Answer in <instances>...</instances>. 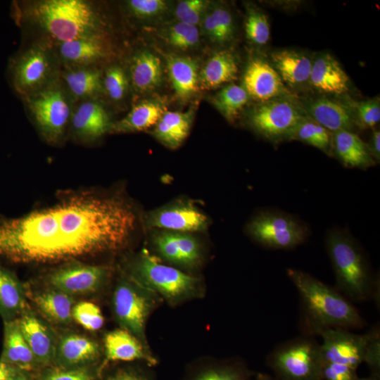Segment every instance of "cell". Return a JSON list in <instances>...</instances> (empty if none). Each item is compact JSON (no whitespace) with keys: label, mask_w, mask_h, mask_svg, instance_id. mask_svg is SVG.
I'll list each match as a JSON object with an SVG mask.
<instances>
[{"label":"cell","mask_w":380,"mask_h":380,"mask_svg":"<svg viewBox=\"0 0 380 380\" xmlns=\"http://www.w3.org/2000/svg\"><path fill=\"white\" fill-rule=\"evenodd\" d=\"M307 115L300 102L288 95L260 102L251 113V127L270 141L286 140Z\"/></svg>","instance_id":"9"},{"label":"cell","mask_w":380,"mask_h":380,"mask_svg":"<svg viewBox=\"0 0 380 380\" xmlns=\"http://www.w3.org/2000/svg\"><path fill=\"white\" fill-rule=\"evenodd\" d=\"M135 223L122 200L77 194L20 217L0 219V258L44 263L116 251L126 246Z\"/></svg>","instance_id":"1"},{"label":"cell","mask_w":380,"mask_h":380,"mask_svg":"<svg viewBox=\"0 0 380 380\" xmlns=\"http://www.w3.org/2000/svg\"><path fill=\"white\" fill-rule=\"evenodd\" d=\"M370 153L375 160H380V131L375 129L371 136L369 143L367 144Z\"/></svg>","instance_id":"48"},{"label":"cell","mask_w":380,"mask_h":380,"mask_svg":"<svg viewBox=\"0 0 380 380\" xmlns=\"http://www.w3.org/2000/svg\"><path fill=\"white\" fill-rule=\"evenodd\" d=\"M286 274L296 288L303 312L304 323L310 333L328 329H357L365 321L350 300L331 286L300 270Z\"/></svg>","instance_id":"2"},{"label":"cell","mask_w":380,"mask_h":380,"mask_svg":"<svg viewBox=\"0 0 380 380\" xmlns=\"http://www.w3.org/2000/svg\"><path fill=\"white\" fill-rule=\"evenodd\" d=\"M39 313L49 321L59 325L69 324L73 319L74 297L60 291L49 288L32 294L27 291Z\"/></svg>","instance_id":"25"},{"label":"cell","mask_w":380,"mask_h":380,"mask_svg":"<svg viewBox=\"0 0 380 380\" xmlns=\"http://www.w3.org/2000/svg\"><path fill=\"white\" fill-rule=\"evenodd\" d=\"M208 2L203 0H185L180 1L175 9L179 22L197 25L205 13Z\"/></svg>","instance_id":"44"},{"label":"cell","mask_w":380,"mask_h":380,"mask_svg":"<svg viewBox=\"0 0 380 380\" xmlns=\"http://www.w3.org/2000/svg\"><path fill=\"white\" fill-rule=\"evenodd\" d=\"M58 51L65 62L86 66L103 58L106 49L100 36L59 42Z\"/></svg>","instance_id":"29"},{"label":"cell","mask_w":380,"mask_h":380,"mask_svg":"<svg viewBox=\"0 0 380 380\" xmlns=\"http://www.w3.org/2000/svg\"><path fill=\"white\" fill-rule=\"evenodd\" d=\"M29 15L58 42L100 36V20L94 8L82 0H44L35 2Z\"/></svg>","instance_id":"4"},{"label":"cell","mask_w":380,"mask_h":380,"mask_svg":"<svg viewBox=\"0 0 380 380\" xmlns=\"http://www.w3.org/2000/svg\"><path fill=\"white\" fill-rule=\"evenodd\" d=\"M66 84L77 98H89L99 93L103 87L100 72L91 68H81L65 75Z\"/></svg>","instance_id":"35"},{"label":"cell","mask_w":380,"mask_h":380,"mask_svg":"<svg viewBox=\"0 0 380 380\" xmlns=\"http://www.w3.org/2000/svg\"><path fill=\"white\" fill-rule=\"evenodd\" d=\"M357 380H378L377 376H371L369 378H358Z\"/></svg>","instance_id":"53"},{"label":"cell","mask_w":380,"mask_h":380,"mask_svg":"<svg viewBox=\"0 0 380 380\" xmlns=\"http://www.w3.org/2000/svg\"><path fill=\"white\" fill-rule=\"evenodd\" d=\"M313 60L304 53L282 49L271 53L272 65L282 81L298 88L309 82Z\"/></svg>","instance_id":"21"},{"label":"cell","mask_w":380,"mask_h":380,"mask_svg":"<svg viewBox=\"0 0 380 380\" xmlns=\"http://www.w3.org/2000/svg\"><path fill=\"white\" fill-rule=\"evenodd\" d=\"M247 372L239 365H222L208 369L196 380H246Z\"/></svg>","instance_id":"45"},{"label":"cell","mask_w":380,"mask_h":380,"mask_svg":"<svg viewBox=\"0 0 380 380\" xmlns=\"http://www.w3.org/2000/svg\"><path fill=\"white\" fill-rule=\"evenodd\" d=\"M28 305L25 286L0 265V315L4 322L18 319Z\"/></svg>","instance_id":"26"},{"label":"cell","mask_w":380,"mask_h":380,"mask_svg":"<svg viewBox=\"0 0 380 380\" xmlns=\"http://www.w3.org/2000/svg\"><path fill=\"white\" fill-rule=\"evenodd\" d=\"M103 84L111 99L121 100L125 95L127 89V76L121 68L118 66L110 67L106 72Z\"/></svg>","instance_id":"43"},{"label":"cell","mask_w":380,"mask_h":380,"mask_svg":"<svg viewBox=\"0 0 380 380\" xmlns=\"http://www.w3.org/2000/svg\"><path fill=\"white\" fill-rule=\"evenodd\" d=\"M326 247L337 287L348 300L360 302L376 294L374 280L366 258L353 237L341 229L327 235Z\"/></svg>","instance_id":"3"},{"label":"cell","mask_w":380,"mask_h":380,"mask_svg":"<svg viewBox=\"0 0 380 380\" xmlns=\"http://www.w3.org/2000/svg\"><path fill=\"white\" fill-rule=\"evenodd\" d=\"M257 380H274L271 376L266 374H260Z\"/></svg>","instance_id":"52"},{"label":"cell","mask_w":380,"mask_h":380,"mask_svg":"<svg viewBox=\"0 0 380 380\" xmlns=\"http://www.w3.org/2000/svg\"><path fill=\"white\" fill-rule=\"evenodd\" d=\"M238 64L229 51L215 53L199 73V84L205 89H213L236 79Z\"/></svg>","instance_id":"28"},{"label":"cell","mask_w":380,"mask_h":380,"mask_svg":"<svg viewBox=\"0 0 380 380\" xmlns=\"http://www.w3.org/2000/svg\"><path fill=\"white\" fill-rule=\"evenodd\" d=\"M191 122V112L165 111L155 125L153 134L163 144L174 149L189 135Z\"/></svg>","instance_id":"30"},{"label":"cell","mask_w":380,"mask_h":380,"mask_svg":"<svg viewBox=\"0 0 380 380\" xmlns=\"http://www.w3.org/2000/svg\"><path fill=\"white\" fill-rule=\"evenodd\" d=\"M108 380H146L143 377L128 372H121Z\"/></svg>","instance_id":"50"},{"label":"cell","mask_w":380,"mask_h":380,"mask_svg":"<svg viewBox=\"0 0 380 380\" xmlns=\"http://www.w3.org/2000/svg\"><path fill=\"white\" fill-rule=\"evenodd\" d=\"M166 38L172 46L185 50L198 43L199 31L196 25L177 22L169 27Z\"/></svg>","instance_id":"39"},{"label":"cell","mask_w":380,"mask_h":380,"mask_svg":"<svg viewBox=\"0 0 380 380\" xmlns=\"http://www.w3.org/2000/svg\"><path fill=\"white\" fill-rule=\"evenodd\" d=\"M4 323V345L0 359L14 368L24 372H31L39 366L19 328L17 320Z\"/></svg>","instance_id":"22"},{"label":"cell","mask_w":380,"mask_h":380,"mask_svg":"<svg viewBox=\"0 0 380 380\" xmlns=\"http://www.w3.org/2000/svg\"><path fill=\"white\" fill-rule=\"evenodd\" d=\"M101 353L99 345L92 338L77 333H66L58 337L55 363L72 368L87 366Z\"/></svg>","instance_id":"18"},{"label":"cell","mask_w":380,"mask_h":380,"mask_svg":"<svg viewBox=\"0 0 380 380\" xmlns=\"http://www.w3.org/2000/svg\"><path fill=\"white\" fill-rule=\"evenodd\" d=\"M110 276V268L69 261L50 272L45 282L49 288L69 296H87L100 291Z\"/></svg>","instance_id":"12"},{"label":"cell","mask_w":380,"mask_h":380,"mask_svg":"<svg viewBox=\"0 0 380 380\" xmlns=\"http://www.w3.org/2000/svg\"><path fill=\"white\" fill-rule=\"evenodd\" d=\"M154 244L159 254L166 260L182 266V258L177 232L164 231L154 238Z\"/></svg>","instance_id":"41"},{"label":"cell","mask_w":380,"mask_h":380,"mask_svg":"<svg viewBox=\"0 0 380 380\" xmlns=\"http://www.w3.org/2000/svg\"><path fill=\"white\" fill-rule=\"evenodd\" d=\"M245 32L251 43L257 46L266 45L270 37V27L266 14L258 8H248Z\"/></svg>","instance_id":"37"},{"label":"cell","mask_w":380,"mask_h":380,"mask_svg":"<svg viewBox=\"0 0 380 380\" xmlns=\"http://www.w3.org/2000/svg\"><path fill=\"white\" fill-rule=\"evenodd\" d=\"M167 66L172 87L177 97L189 100L198 91L199 73L196 63L189 57L168 56Z\"/></svg>","instance_id":"27"},{"label":"cell","mask_w":380,"mask_h":380,"mask_svg":"<svg viewBox=\"0 0 380 380\" xmlns=\"http://www.w3.org/2000/svg\"><path fill=\"white\" fill-rule=\"evenodd\" d=\"M248 234L260 245L272 249H291L308 236L307 226L297 218L276 211H264L248 224Z\"/></svg>","instance_id":"10"},{"label":"cell","mask_w":380,"mask_h":380,"mask_svg":"<svg viewBox=\"0 0 380 380\" xmlns=\"http://www.w3.org/2000/svg\"><path fill=\"white\" fill-rule=\"evenodd\" d=\"M19 328L39 365L55 363L58 337L30 306L16 319Z\"/></svg>","instance_id":"14"},{"label":"cell","mask_w":380,"mask_h":380,"mask_svg":"<svg viewBox=\"0 0 380 380\" xmlns=\"http://www.w3.org/2000/svg\"><path fill=\"white\" fill-rule=\"evenodd\" d=\"M356 370L346 365L325 362L322 363L321 379L322 380H357L359 377Z\"/></svg>","instance_id":"47"},{"label":"cell","mask_w":380,"mask_h":380,"mask_svg":"<svg viewBox=\"0 0 380 380\" xmlns=\"http://www.w3.org/2000/svg\"><path fill=\"white\" fill-rule=\"evenodd\" d=\"M243 87L249 97L260 102L290 95L282 80L266 60L253 58L243 76Z\"/></svg>","instance_id":"16"},{"label":"cell","mask_w":380,"mask_h":380,"mask_svg":"<svg viewBox=\"0 0 380 380\" xmlns=\"http://www.w3.org/2000/svg\"><path fill=\"white\" fill-rule=\"evenodd\" d=\"M103 343L108 361L143 360L151 365L156 363L149 348L124 329L119 328L107 333Z\"/></svg>","instance_id":"20"},{"label":"cell","mask_w":380,"mask_h":380,"mask_svg":"<svg viewBox=\"0 0 380 380\" xmlns=\"http://www.w3.org/2000/svg\"><path fill=\"white\" fill-rule=\"evenodd\" d=\"M127 276L172 306L201 298L203 293L200 279L163 263L146 249L133 260Z\"/></svg>","instance_id":"5"},{"label":"cell","mask_w":380,"mask_h":380,"mask_svg":"<svg viewBox=\"0 0 380 380\" xmlns=\"http://www.w3.org/2000/svg\"><path fill=\"white\" fill-rule=\"evenodd\" d=\"M269 363L280 380H322L320 344L308 337L280 344L270 354Z\"/></svg>","instance_id":"8"},{"label":"cell","mask_w":380,"mask_h":380,"mask_svg":"<svg viewBox=\"0 0 380 380\" xmlns=\"http://www.w3.org/2000/svg\"><path fill=\"white\" fill-rule=\"evenodd\" d=\"M130 76L132 84L141 91L152 90L158 87L162 79L160 58L148 51L136 54L132 61Z\"/></svg>","instance_id":"32"},{"label":"cell","mask_w":380,"mask_h":380,"mask_svg":"<svg viewBox=\"0 0 380 380\" xmlns=\"http://www.w3.org/2000/svg\"><path fill=\"white\" fill-rule=\"evenodd\" d=\"M38 380H95V375L87 366L72 368L56 366L47 368Z\"/></svg>","instance_id":"42"},{"label":"cell","mask_w":380,"mask_h":380,"mask_svg":"<svg viewBox=\"0 0 380 380\" xmlns=\"http://www.w3.org/2000/svg\"><path fill=\"white\" fill-rule=\"evenodd\" d=\"M286 140L300 141L319 149L328 156H334L333 133L308 115L294 127Z\"/></svg>","instance_id":"33"},{"label":"cell","mask_w":380,"mask_h":380,"mask_svg":"<svg viewBox=\"0 0 380 380\" xmlns=\"http://www.w3.org/2000/svg\"><path fill=\"white\" fill-rule=\"evenodd\" d=\"M72 316L73 320L90 331L101 329L104 323V317L100 308L90 301L83 300L75 303Z\"/></svg>","instance_id":"38"},{"label":"cell","mask_w":380,"mask_h":380,"mask_svg":"<svg viewBox=\"0 0 380 380\" xmlns=\"http://www.w3.org/2000/svg\"><path fill=\"white\" fill-rule=\"evenodd\" d=\"M148 227L167 231L190 233L207 228V216L190 203H179L160 208L149 214Z\"/></svg>","instance_id":"17"},{"label":"cell","mask_w":380,"mask_h":380,"mask_svg":"<svg viewBox=\"0 0 380 380\" xmlns=\"http://www.w3.org/2000/svg\"><path fill=\"white\" fill-rule=\"evenodd\" d=\"M12 72L16 90L20 94H30L42 89L48 82L53 65L48 52L41 46H34L15 60Z\"/></svg>","instance_id":"13"},{"label":"cell","mask_w":380,"mask_h":380,"mask_svg":"<svg viewBox=\"0 0 380 380\" xmlns=\"http://www.w3.org/2000/svg\"><path fill=\"white\" fill-rule=\"evenodd\" d=\"M249 98L243 87L232 84L224 87L215 94L213 98V103L227 121L234 122Z\"/></svg>","instance_id":"36"},{"label":"cell","mask_w":380,"mask_h":380,"mask_svg":"<svg viewBox=\"0 0 380 380\" xmlns=\"http://www.w3.org/2000/svg\"><path fill=\"white\" fill-rule=\"evenodd\" d=\"M300 103L309 118L332 133L340 130L354 132L357 127L354 110L349 101L343 103L321 96Z\"/></svg>","instance_id":"15"},{"label":"cell","mask_w":380,"mask_h":380,"mask_svg":"<svg viewBox=\"0 0 380 380\" xmlns=\"http://www.w3.org/2000/svg\"><path fill=\"white\" fill-rule=\"evenodd\" d=\"M357 127L369 129L374 127L380 120L379 99L374 98L362 101H351Z\"/></svg>","instance_id":"40"},{"label":"cell","mask_w":380,"mask_h":380,"mask_svg":"<svg viewBox=\"0 0 380 380\" xmlns=\"http://www.w3.org/2000/svg\"><path fill=\"white\" fill-rule=\"evenodd\" d=\"M28 372L18 370L8 380H30Z\"/></svg>","instance_id":"51"},{"label":"cell","mask_w":380,"mask_h":380,"mask_svg":"<svg viewBox=\"0 0 380 380\" xmlns=\"http://www.w3.org/2000/svg\"><path fill=\"white\" fill-rule=\"evenodd\" d=\"M72 125L76 135L86 141L101 137L112 127L104 108L93 101L80 105L72 115Z\"/></svg>","instance_id":"24"},{"label":"cell","mask_w":380,"mask_h":380,"mask_svg":"<svg viewBox=\"0 0 380 380\" xmlns=\"http://www.w3.org/2000/svg\"><path fill=\"white\" fill-rule=\"evenodd\" d=\"M159 298L128 276L118 281L113 293V311L120 328L131 333L148 348L146 324Z\"/></svg>","instance_id":"7"},{"label":"cell","mask_w":380,"mask_h":380,"mask_svg":"<svg viewBox=\"0 0 380 380\" xmlns=\"http://www.w3.org/2000/svg\"><path fill=\"white\" fill-rule=\"evenodd\" d=\"M203 30L207 36L218 44L230 41L234 33V25L231 13L219 6L205 14L202 18Z\"/></svg>","instance_id":"34"},{"label":"cell","mask_w":380,"mask_h":380,"mask_svg":"<svg viewBox=\"0 0 380 380\" xmlns=\"http://www.w3.org/2000/svg\"><path fill=\"white\" fill-rule=\"evenodd\" d=\"M28 107L43 137L51 142L63 134L71 109L65 92L51 87L36 91L28 100Z\"/></svg>","instance_id":"11"},{"label":"cell","mask_w":380,"mask_h":380,"mask_svg":"<svg viewBox=\"0 0 380 380\" xmlns=\"http://www.w3.org/2000/svg\"><path fill=\"white\" fill-rule=\"evenodd\" d=\"M308 84L327 95H343L349 90L348 75L329 53H322L313 60Z\"/></svg>","instance_id":"19"},{"label":"cell","mask_w":380,"mask_h":380,"mask_svg":"<svg viewBox=\"0 0 380 380\" xmlns=\"http://www.w3.org/2000/svg\"><path fill=\"white\" fill-rule=\"evenodd\" d=\"M18 370L0 359V380H8Z\"/></svg>","instance_id":"49"},{"label":"cell","mask_w":380,"mask_h":380,"mask_svg":"<svg viewBox=\"0 0 380 380\" xmlns=\"http://www.w3.org/2000/svg\"><path fill=\"white\" fill-rule=\"evenodd\" d=\"M322 363L346 365L357 369L362 362L374 370L379 369L380 336L377 328L363 334H357L345 329H328L319 334Z\"/></svg>","instance_id":"6"},{"label":"cell","mask_w":380,"mask_h":380,"mask_svg":"<svg viewBox=\"0 0 380 380\" xmlns=\"http://www.w3.org/2000/svg\"><path fill=\"white\" fill-rule=\"evenodd\" d=\"M333 153L347 167L365 170L376 163L367 144L355 132H334Z\"/></svg>","instance_id":"23"},{"label":"cell","mask_w":380,"mask_h":380,"mask_svg":"<svg viewBox=\"0 0 380 380\" xmlns=\"http://www.w3.org/2000/svg\"><path fill=\"white\" fill-rule=\"evenodd\" d=\"M163 104L156 101H144L135 105L122 120L112 125L116 132H134L155 126L165 113Z\"/></svg>","instance_id":"31"},{"label":"cell","mask_w":380,"mask_h":380,"mask_svg":"<svg viewBox=\"0 0 380 380\" xmlns=\"http://www.w3.org/2000/svg\"><path fill=\"white\" fill-rule=\"evenodd\" d=\"M128 6L132 13L139 18H151L163 13L167 4L162 0H131Z\"/></svg>","instance_id":"46"}]
</instances>
